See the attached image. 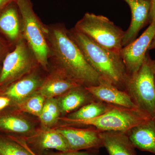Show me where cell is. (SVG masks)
Segmentation results:
<instances>
[{"mask_svg": "<svg viewBox=\"0 0 155 155\" xmlns=\"http://www.w3.org/2000/svg\"><path fill=\"white\" fill-rule=\"evenodd\" d=\"M14 48L0 34V63Z\"/></svg>", "mask_w": 155, "mask_h": 155, "instance_id": "obj_24", "label": "cell"}, {"mask_svg": "<svg viewBox=\"0 0 155 155\" xmlns=\"http://www.w3.org/2000/svg\"><path fill=\"white\" fill-rule=\"evenodd\" d=\"M0 34L13 47L23 39L22 16L16 2L0 12Z\"/></svg>", "mask_w": 155, "mask_h": 155, "instance_id": "obj_10", "label": "cell"}, {"mask_svg": "<svg viewBox=\"0 0 155 155\" xmlns=\"http://www.w3.org/2000/svg\"><path fill=\"white\" fill-rule=\"evenodd\" d=\"M113 105L96 100L84 105L66 118L72 120H84L94 119L107 112Z\"/></svg>", "mask_w": 155, "mask_h": 155, "instance_id": "obj_18", "label": "cell"}, {"mask_svg": "<svg viewBox=\"0 0 155 155\" xmlns=\"http://www.w3.org/2000/svg\"><path fill=\"white\" fill-rule=\"evenodd\" d=\"M45 98L37 92L18 104L20 110L39 117L41 114Z\"/></svg>", "mask_w": 155, "mask_h": 155, "instance_id": "obj_22", "label": "cell"}, {"mask_svg": "<svg viewBox=\"0 0 155 155\" xmlns=\"http://www.w3.org/2000/svg\"><path fill=\"white\" fill-rule=\"evenodd\" d=\"M61 96L58 103L63 114H69L96 100L85 87L81 85L69 90Z\"/></svg>", "mask_w": 155, "mask_h": 155, "instance_id": "obj_17", "label": "cell"}, {"mask_svg": "<svg viewBox=\"0 0 155 155\" xmlns=\"http://www.w3.org/2000/svg\"><path fill=\"white\" fill-rule=\"evenodd\" d=\"M85 87L96 100L114 105L138 108L126 92L102 78L97 86Z\"/></svg>", "mask_w": 155, "mask_h": 155, "instance_id": "obj_11", "label": "cell"}, {"mask_svg": "<svg viewBox=\"0 0 155 155\" xmlns=\"http://www.w3.org/2000/svg\"><path fill=\"white\" fill-rule=\"evenodd\" d=\"M130 8L131 19L129 28L125 31L122 46H125L136 38L139 32L149 19V0H123Z\"/></svg>", "mask_w": 155, "mask_h": 155, "instance_id": "obj_13", "label": "cell"}, {"mask_svg": "<svg viewBox=\"0 0 155 155\" xmlns=\"http://www.w3.org/2000/svg\"><path fill=\"white\" fill-rule=\"evenodd\" d=\"M68 32L87 62L101 78L124 91L128 75L120 53L103 47L74 28Z\"/></svg>", "mask_w": 155, "mask_h": 155, "instance_id": "obj_2", "label": "cell"}, {"mask_svg": "<svg viewBox=\"0 0 155 155\" xmlns=\"http://www.w3.org/2000/svg\"><path fill=\"white\" fill-rule=\"evenodd\" d=\"M150 58L147 54L138 71L128 75L124 91L130 96L139 109L153 119L155 116V84Z\"/></svg>", "mask_w": 155, "mask_h": 155, "instance_id": "obj_6", "label": "cell"}, {"mask_svg": "<svg viewBox=\"0 0 155 155\" xmlns=\"http://www.w3.org/2000/svg\"><path fill=\"white\" fill-rule=\"evenodd\" d=\"M98 150H94L92 152L81 151L80 150H70L55 154L54 155H98Z\"/></svg>", "mask_w": 155, "mask_h": 155, "instance_id": "obj_25", "label": "cell"}, {"mask_svg": "<svg viewBox=\"0 0 155 155\" xmlns=\"http://www.w3.org/2000/svg\"><path fill=\"white\" fill-rule=\"evenodd\" d=\"M67 77L61 69L57 67L46 77L37 91L45 99L61 96L69 90L79 86Z\"/></svg>", "mask_w": 155, "mask_h": 155, "instance_id": "obj_14", "label": "cell"}, {"mask_svg": "<svg viewBox=\"0 0 155 155\" xmlns=\"http://www.w3.org/2000/svg\"><path fill=\"white\" fill-rule=\"evenodd\" d=\"M150 62L151 66L152 69L153 73L154 79V82L155 84V61L151 59L150 60Z\"/></svg>", "mask_w": 155, "mask_h": 155, "instance_id": "obj_30", "label": "cell"}, {"mask_svg": "<svg viewBox=\"0 0 155 155\" xmlns=\"http://www.w3.org/2000/svg\"><path fill=\"white\" fill-rule=\"evenodd\" d=\"M152 118L139 108H129L113 105L107 112L98 117L88 120L62 119L68 125H90L101 131H116L128 133L133 127Z\"/></svg>", "mask_w": 155, "mask_h": 155, "instance_id": "obj_3", "label": "cell"}, {"mask_svg": "<svg viewBox=\"0 0 155 155\" xmlns=\"http://www.w3.org/2000/svg\"><path fill=\"white\" fill-rule=\"evenodd\" d=\"M74 28L111 51L120 53L123 48L125 31L105 16L87 12L78 21Z\"/></svg>", "mask_w": 155, "mask_h": 155, "instance_id": "obj_5", "label": "cell"}, {"mask_svg": "<svg viewBox=\"0 0 155 155\" xmlns=\"http://www.w3.org/2000/svg\"><path fill=\"white\" fill-rule=\"evenodd\" d=\"M21 145H22V146L24 147V148H25L27 150H28V151L31 154V155H36L35 153L33 151L31 150L30 149V148H29V147H28V146L27 145L25 144V143H22V144H21Z\"/></svg>", "mask_w": 155, "mask_h": 155, "instance_id": "obj_31", "label": "cell"}, {"mask_svg": "<svg viewBox=\"0 0 155 155\" xmlns=\"http://www.w3.org/2000/svg\"><path fill=\"white\" fill-rule=\"evenodd\" d=\"M50 49L49 61L61 69L70 80L88 87L98 85L101 78L87 62L80 50L62 23L45 25Z\"/></svg>", "mask_w": 155, "mask_h": 155, "instance_id": "obj_1", "label": "cell"}, {"mask_svg": "<svg viewBox=\"0 0 155 155\" xmlns=\"http://www.w3.org/2000/svg\"><path fill=\"white\" fill-rule=\"evenodd\" d=\"M16 2L22 16L23 39L32 50L40 66L48 71L50 53L45 25L34 11L31 0H17Z\"/></svg>", "mask_w": 155, "mask_h": 155, "instance_id": "obj_4", "label": "cell"}, {"mask_svg": "<svg viewBox=\"0 0 155 155\" xmlns=\"http://www.w3.org/2000/svg\"><path fill=\"white\" fill-rule=\"evenodd\" d=\"M2 66L1 65V64H0V75H1V71H2Z\"/></svg>", "mask_w": 155, "mask_h": 155, "instance_id": "obj_32", "label": "cell"}, {"mask_svg": "<svg viewBox=\"0 0 155 155\" xmlns=\"http://www.w3.org/2000/svg\"><path fill=\"white\" fill-rule=\"evenodd\" d=\"M150 10L149 19L150 22L153 20H155V0H149Z\"/></svg>", "mask_w": 155, "mask_h": 155, "instance_id": "obj_26", "label": "cell"}, {"mask_svg": "<svg viewBox=\"0 0 155 155\" xmlns=\"http://www.w3.org/2000/svg\"><path fill=\"white\" fill-rule=\"evenodd\" d=\"M66 139L70 150H98L103 147L101 131L97 128L64 127L56 129Z\"/></svg>", "mask_w": 155, "mask_h": 155, "instance_id": "obj_9", "label": "cell"}, {"mask_svg": "<svg viewBox=\"0 0 155 155\" xmlns=\"http://www.w3.org/2000/svg\"><path fill=\"white\" fill-rule=\"evenodd\" d=\"M153 120L154 122V124L155 125V116H154V117L153 119Z\"/></svg>", "mask_w": 155, "mask_h": 155, "instance_id": "obj_33", "label": "cell"}, {"mask_svg": "<svg viewBox=\"0 0 155 155\" xmlns=\"http://www.w3.org/2000/svg\"><path fill=\"white\" fill-rule=\"evenodd\" d=\"M0 128L11 132L25 133L31 130L32 127L27 120L14 116L0 117Z\"/></svg>", "mask_w": 155, "mask_h": 155, "instance_id": "obj_21", "label": "cell"}, {"mask_svg": "<svg viewBox=\"0 0 155 155\" xmlns=\"http://www.w3.org/2000/svg\"><path fill=\"white\" fill-rule=\"evenodd\" d=\"M37 143L43 149L56 150L61 152L70 150L66 139L56 130L43 132L39 136Z\"/></svg>", "mask_w": 155, "mask_h": 155, "instance_id": "obj_19", "label": "cell"}, {"mask_svg": "<svg viewBox=\"0 0 155 155\" xmlns=\"http://www.w3.org/2000/svg\"><path fill=\"white\" fill-rule=\"evenodd\" d=\"M153 49H155V34L148 48V51Z\"/></svg>", "mask_w": 155, "mask_h": 155, "instance_id": "obj_29", "label": "cell"}, {"mask_svg": "<svg viewBox=\"0 0 155 155\" xmlns=\"http://www.w3.org/2000/svg\"><path fill=\"white\" fill-rule=\"evenodd\" d=\"M138 38L123 47L120 51L127 75L135 73L141 67L155 34V20Z\"/></svg>", "mask_w": 155, "mask_h": 155, "instance_id": "obj_8", "label": "cell"}, {"mask_svg": "<svg viewBox=\"0 0 155 155\" xmlns=\"http://www.w3.org/2000/svg\"><path fill=\"white\" fill-rule=\"evenodd\" d=\"M2 62L0 75L2 87L8 86L40 66L24 39L14 46Z\"/></svg>", "mask_w": 155, "mask_h": 155, "instance_id": "obj_7", "label": "cell"}, {"mask_svg": "<svg viewBox=\"0 0 155 155\" xmlns=\"http://www.w3.org/2000/svg\"><path fill=\"white\" fill-rule=\"evenodd\" d=\"M39 67L6 87L3 95L19 104L36 92L45 78L39 74Z\"/></svg>", "mask_w": 155, "mask_h": 155, "instance_id": "obj_12", "label": "cell"}, {"mask_svg": "<svg viewBox=\"0 0 155 155\" xmlns=\"http://www.w3.org/2000/svg\"><path fill=\"white\" fill-rule=\"evenodd\" d=\"M17 0H0V12L6 8L9 4L16 2Z\"/></svg>", "mask_w": 155, "mask_h": 155, "instance_id": "obj_28", "label": "cell"}, {"mask_svg": "<svg viewBox=\"0 0 155 155\" xmlns=\"http://www.w3.org/2000/svg\"><path fill=\"white\" fill-rule=\"evenodd\" d=\"M61 114L58 101L55 98L47 99L38 118L45 127H51L58 122Z\"/></svg>", "mask_w": 155, "mask_h": 155, "instance_id": "obj_20", "label": "cell"}, {"mask_svg": "<svg viewBox=\"0 0 155 155\" xmlns=\"http://www.w3.org/2000/svg\"><path fill=\"white\" fill-rule=\"evenodd\" d=\"M128 134L135 148L155 154V125L153 119L133 127Z\"/></svg>", "mask_w": 155, "mask_h": 155, "instance_id": "obj_16", "label": "cell"}, {"mask_svg": "<svg viewBox=\"0 0 155 155\" xmlns=\"http://www.w3.org/2000/svg\"><path fill=\"white\" fill-rule=\"evenodd\" d=\"M103 147L110 155H137L128 133L122 131H101Z\"/></svg>", "mask_w": 155, "mask_h": 155, "instance_id": "obj_15", "label": "cell"}, {"mask_svg": "<svg viewBox=\"0 0 155 155\" xmlns=\"http://www.w3.org/2000/svg\"><path fill=\"white\" fill-rule=\"evenodd\" d=\"M10 99L7 97H0V110L8 105Z\"/></svg>", "mask_w": 155, "mask_h": 155, "instance_id": "obj_27", "label": "cell"}, {"mask_svg": "<svg viewBox=\"0 0 155 155\" xmlns=\"http://www.w3.org/2000/svg\"><path fill=\"white\" fill-rule=\"evenodd\" d=\"M0 155H31L21 145L0 138Z\"/></svg>", "mask_w": 155, "mask_h": 155, "instance_id": "obj_23", "label": "cell"}]
</instances>
